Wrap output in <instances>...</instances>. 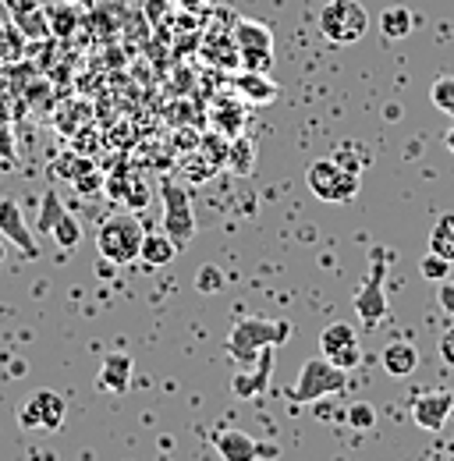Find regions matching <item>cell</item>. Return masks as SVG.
Instances as JSON below:
<instances>
[{
    "instance_id": "d590c367",
    "label": "cell",
    "mask_w": 454,
    "mask_h": 461,
    "mask_svg": "<svg viewBox=\"0 0 454 461\" xmlns=\"http://www.w3.org/2000/svg\"><path fill=\"white\" fill-rule=\"evenodd\" d=\"M47 0H4V7H7V14H25V11H32V7H43Z\"/></svg>"
},
{
    "instance_id": "8d00e7d4",
    "label": "cell",
    "mask_w": 454,
    "mask_h": 461,
    "mask_svg": "<svg viewBox=\"0 0 454 461\" xmlns=\"http://www.w3.org/2000/svg\"><path fill=\"white\" fill-rule=\"evenodd\" d=\"M440 358H444L448 366H454V327H448V330L440 334Z\"/></svg>"
},
{
    "instance_id": "ffe728a7",
    "label": "cell",
    "mask_w": 454,
    "mask_h": 461,
    "mask_svg": "<svg viewBox=\"0 0 454 461\" xmlns=\"http://www.w3.org/2000/svg\"><path fill=\"white\" fill-rule=\"evenodd\" d=\"M11 22L18 25V32H22L29 43L50 40V18H47V4H43V7H32V11H25V14H11Z\"/></svg>"
},
{
    "instance_id": "1f68e13d",
    "label": "cell",
    "mask_w": 454,
    "mask_h": 461,
    "mask_svg": "<svg viewBox=\"0 0 454 461\" xmlns=\"http://www.w3.org/2000/svg\"><path fill=\"white\" fill-rule=\"evenodd\" d=\"M451 267H454V263L440 259V256H433V252H430V256L419 263L422 277H426V281H437V285H440V281H448V270H451Z\"/></svg>"
},
{
    "instance_id": "4316f807",
    "label": "cell",
    "mask_w": 454,
    "mask_h": 461,
    "mask_svg": "<svg viewBox=\"0 0 454 461\" xmlns=\"http://www.w3.org/2000/svg\"><path fill=\"white\" fill-rule=\"evenodd\" d=\"M430 100L440 114H448L454 121V75H440L433 86H430Z\"/></svg>"
},
{
    "instance_id": "44dd1931",
    "label": "cell",
    "mask_w": 454,
    "mask_h": 461,
    "mask_svg": "<svg viewBox=\"0 0 454 461\" xmlns=\"http://www.w3.org/2000/svg\"><path fill=\"white\" fill-rule=\"evenodd\" d=\"M331 160H334V164H340L344 171H351V174H359V177H362V171L373 164V153H369L362 142L348 139V142H340L338 149L331 153Z\"/></svg>"
},
{
    "instance_id": "9a60e30c",
    "label": "cell",
    "mask_w": 454,
    "mask_h": 461,
    "mask_svg": "<svg viewBox=\"0 0 454 461\" xmlns=\"http://www.w3.org/2000/svg\"><path fill=\"white\" fill-rule=\"evenodd\" d=\"M132 355L128 351H111V355H104V362H100V373H96V387L104 391V394H124L128 387H132Z\"/></svg>"
},
{
    "instance_id": "2e32d148",
    "label": "cell",
    "mask_w": 454,
    "mask_h": 461,
    "mask_svg": "<svg viewBox=\"0 0 454 461\" xmlns=\"http://www.w3.org/2000/svg\"><path fill=\"white\" fill-rule=\"evenodd\" d=\"M238 93L249 100V104H259V107H267V104H274L277 100V82L270 78V71H241L238 75Z\"/></svg>"
},
{
    "instance_id": "5b68a950",
    "label": "cell",
    "mask_w": 454,
    "mask_h": 461,
    "mask_svg": "<svg viewBox=\"0 0 454 461\" xmlns=\"http://www.w3.org/2000/svg\"><path fill=\"white\" fill-rule=\"evenodd\" d=\"M384 277H387V252L384 249H373L369 252V274L366 281L359 285L351 305H355V316L366 323V327H377L387 320V291H384Z\"/></svg>"
},
{
    "instance_id": "9c48e42d",
    "label": "cell",
    "mask_w": 454,
    "mask_h": 461,
    "mask_svg": "<svg viewBox=\"0 0 454 461\" xmlns=\"http://www.w3.org/2000/svg\"><path fill=\"white\" fill-rule=\"evenodd\" d=\"M68 404L54 391H36L29 402L18 408V426L22 429H40V433H54L64 426Z\"/></svg>"
},
{
    "instance_id": "83f0119b",
    "label": "cell",
    "mask_w": 454,
    "mask_h": 461,
    "mask_svg": "<svg viewBox=\"0 0 454 461\" xmlns=\"http://www.w3.org/2000/svg\"><path fill=\"white\" fill-rule=\"evenodd\" d=\"M128 185H132V192H128V199H124V203H128V206H146V188L139 185V174L135 171H132V181H128ZM107 192L121 199V195H124V181L111 174V177H107Z\"/></svg>"
},
{
    "instance_id": "ab89813d",
    "label": "cell",
    "mask_w": 454,
    "mask_h": 461,
    "mask_svg": "<svg viewBox=\"0 0 454 461\" xmlns=\"http://www.w3.org/2000/svg\"><path fill=\"white\" fill-rule=\"evenodd\" d=\"M68 4H75V7H82V11H86V7H93L96 0H68Z\"/></svg>"
},
{
    "instance_id": "7402d4cb",
    "label": "cell",
    "mask_w": 454,
    "mask_h": 461,
    "mask_svg": "<svg viewBox=\"0 0 454 461\" xmlns=\"http://www.w3.org/2000/svg\"><path fill=\"white\" fill-rule=\"evenodd\" d=\"M227 164L238 177H249L256 167V142L249 135H234V142L227 146Z\"/></svg>"
},
{
    "instance_id": "8fae6325",
    "label": "cell",
    "mask_w": 454,
    "mask_h": 461,
    "mask_svg": "<svg viewBox=\"0 0 454 461\" xmlns=\"http://www.w3.org/2000/svg\"><path fill=\"white\" fill-rule=\"evenodd\" d=\"M320 351L323 358H331L340 369H355L362 362V351H359V338H355V327L351 323H327L323 334H320Z\"/></svg>"
},
{
    "instance_id": "3957f363",
    "label": "cell",
    "mask_w": 454,
    "mask_h": 461,
    "mask_svg": "<svg viewBox=\"0 0 454 461\" xmlns=\"http://www.w3.org/2000/svg\"><path fill=\"white\" fill-rule=\"evenodd\" d=\"M344 387H348V369L334 366L331 358H309V362H302L295 384L287 387V398L295 404H313L320 398L338 394Z\"/></svg>"
},
{
    "instance_id": "6da1fadb",
    "label": "cell",
    "mask_w": 454,
    "mask_h": 461,
    "mask_svg": "<svg viewBox=\"0 0 454 461\" xmlns=\"http://www.w3.org/2000/svg\"><path fill=\"white\" fill-rule=\"evenodd\" d=\"M295 327L287 320H270V316H245L231 327L227 334V355L238 362V366H252L259 362V355L267 348H277L284 341H291Z\"/></svg>"
},
{
    "instance_id": "e0dca14e",
    "label": "cell",
    "mask_w": 454,
    "mask_h": 461,
    "mask_svg": "<svg viewBox=\"0 0 454 461\" xmlns=\"http://www.w3.org/2000/svg\"><path fill=\"white\" fill-rule=\"evenodd\" d=\"M377 29H380V36L384 40H408L412 36V29H415V14L404 7V4H391V7H384L380 14H377Z\"/></svg>"
},
{
    "instance_id": "d6a6232c",
    "label": "cell",
    "mask_w": 454,
    "mask_h": 461,
    "mask_svg": "<svg viewBox=\"0 0 454 461\" xmlns=\"http://www.w3.org/2000/svg\"><path fill=\"white\" fill-rule=\"evenodd\" d=\"M344 419H348L351 429H369V426L377 422V408H373V404H351Z\"/></svg>"
},
{
    "instance_id": "836d02e7",
    "label": "cell",
    "mask_w": 454,
    "mask_h": 461,
    "mask_svg": "<svg viewBox=\"0 0 454 461\" xmlns=\"http://www.w3.org/2000/svg\"><path fill=\"white\" fill-rule=\"evenodd\" d=\"M18 157V142H14V128L11 124H0V164L11 167Z\"/></svg>"
},
{
    "instance_id": "f546056e",
    "label": "cell",
    "mask_w": 454,
    "mask_h": 461,
    "mask_svg": "<svg viewBox=\"0 0 454 461\" xmlns=\"http://www.w3.org/2000/svg\"><path fill=\"white\" fill-rule=\"evenodd\" d=\"M195 288L203 291V294H217V291L224 288V270L221 267H203L195 274Z\"/></svg>"
},
{
    "instance_id": "e575fe53",
    "label": "cell",
    "mask_w": 454,
    "mask_h": 461,
    "mask_svg": "<svg viewBox=\"0 0 454 461\" xmlns=\"http://www.w3.org/2000/svg\"><path fill=\"white\" fill-rule=\"evenodd\" d=\"M437 298H440V309H444L448 316H454V281H451V277H448V281H440Z\"/></svg>"
},
{
    "instance_id": "4dcf8cb0",
    "label": "cell",
    "mask_w": 454,
    "mask_h": 461,
    "mask_svg": "<svg viewBox=\"0 0 454 461\" xmlns=\"http://www.w3.org/2000/svg\"><path fill=\"white\" fill-rule=\"evenodd\" d=\"M60 199H57V188H47V195H43V217H40V230H54V224L60 221Z\"/></svg>"
},
{
    "instance_id": "d4e9b609",
    "label": "cell",
    "mask_w": 454,
    "mask_h": 461,
    "mask_svg": "<svg viewBox=\"0 0 454 461\" xmlns=\"http://www.w3.org/2000/svg\"><path fill=\"white\" fill-rule=\"evenodd\" d=\"M213 128H217V131H227V135H241V128H245V107H241L238 100L217 104V111H213Z\"/></svg>"
},
{
    "instance_id": "7c38bea8",
    "label": "cell",
    "mask_w": 454,
    "mask_h": 461,
    "mask_svg": "<svg viewBox=\"0 0 454 461\" xmlns=\"http://www.w3.org/2000/svg\"><path fill=\"white\" fill-rule=\"evenodd\" d=\"M454 411V391H426L412 402V419L426 433H440Z\"/></svg>"
},
{
    "instance_id": "277c9868",
    "label": "cell",
    "mask_w": 454,
    "mask_h": 461,
    "mask_svg": "<svg viewBox=\"0 0 454 461\" xmlns=\"http://www.w3.org/2000/svg\"><path fill=\"white\" fill-rule=\"evenodd\" d=\"M369 29V11L359 0H331L320 11V32L334 47H351L366 36Z\"/></svg>"
},
{
    "instance_id": "603a6c76",
    "label": "cell",
    "mask_w": 454,
    "mask_h": 461,
    "mask_svg": "<svg viewBox=\"0 0 454 461\" xmlns=\"http://www.w3.org/2000/svg\"><path fill=\"white\" fill-rule=\"evenodd\" d=\"M430 252L454 263V213H440L437 224L430 230Z\"/></svg>"
},
{
    "instance_id": "f35d334b",
    "label": "cell",
    "mask_w": 454,
    "mask_h": 461,
    "mask_svg": "<svg viewBox=\"0 0 454 461\" xmlns=\"http://www.w3.org/2000/svg\"><path fill=\"white\" fill-rule=\"evenodd\" d=\"M444 146H448V153L454 157V121H451V128H448V135H444Z\"/></svg>"
},
{
    "instance_id": "cb8c5ba5",
    "label": "cell",
    "mask_w": 454,
    "mask_h": 461,
    "mask_svg": "<svg viewBox=\"0 0 454 461\" xmlns=\"http://www.w3.org/2000/svg\"><path fill=\"white\" fill-rule=\"evenodd\" d=\"M82 7H75V4H68V0H60V4H47V18H50V36H71L75 29H78V22H82V14H78Z\"/></svg>"
},
{
    "instance_id": "f1b7e54d",
    "label": "cell",
    "mask_w": 454,
    "mask_h": 461,
    "mask_svg": "<svg viewBox=\"0 0 454 461\" xmlns=\"http://www.w3.org/2000/svg\"><path fill=\"white\" fill-rule=\"evenodd\" d=\"M54 241L60 249H75L78 245V238H82V228H78V221L71 217V213H60V221L54 224Z\"/></svg>"
},
{
    "instance_id": "484cf974",
    "label": "cell",
    "mask_w": 454,
    "mask_h": 461,
    "mask_svg": "<svg viewBox=\"0 0 454 461\" xmlns=\"http://www.w3.org/2000/svg\"><path fill=\"white\" fill-rule=\"evenodd\" d=\"M25 43H29V40L18 32L14 22L0 25V60H4V64H14V60L25 58Z\"/></svg>"
},
{
    "instance_id": "60d3db41",
    "label": "cell",
    "mask_w": 454,
    "mask_h": 461,
    "mask_svg": "<svg viewBox=\"0 0 454 461\" xmlns=\"http://www.w3.org/2000/svg\"><path fill=\"white\" fill-rule=\"evenodd\" d=\"M4 256H7V249H4V238H0V263H4Z\"/></svg>"
},
{
    "instance_id": "ac0fdd59",
    "label": "cell",
    "mask_w": 454,
    "mask_h": 461,
    "mask_svg": "<svg viewBox=\"0 0 454 461\" xmlns=\"http://www.w3.org/2000/svg\"><path fill=\"white\" fill-rule=\"evenodd\" d=\"M177 252H181V249L170 241L164 230H160V234H146V238H142L139 259H142L150 270H157V267H168V263H174V259H177Z\"/></svg>"
},
{
    "instance_id": "8992f818",
    "label": "cell",
    "mask_w": 454,
    "mask_h": 461,
    "mask_svg": "<svg viewBox=\"0 0 454 461\" xmlns=\"http://www.w3.org/2000/svg\"><path fill=\"white\" fill-rule=\"evenodd\" d=\"M305 185H309V192H313L320 203H351V199L359 195V174L344 171L331 157L309 164Z\"/></svg>"
},
{
    "instance_id": "d6986e66",
    "label": "cell",
    "mask_w": 454,
    "mask_h": 461,
    "mask_svg": "<svg viewBox=\"0 0 454 461\" xmlns=\"http://www.w3.org/2000/svg\"><path fill=\"white\" fill-rule=\"evenodd\" d=\"M380 362H384V369L391 373V376H412L415 369H419V351L408 345V341H395V345L384 348V355H380Z\"/></svg>"
},
{
    "instance_id": "4fadbf2b",
    "label": "cell",
    "mask_w": 454,
    "mask_h": 461,
    "mask_svg": "<svg viewBox=\"0 0 454 461\" xmlns=\"http://www.w3.org/2000/svg\"><path fill=\"white\" fill-rule=\"evenodd\" d=\"M0 238L11 241V245H18L29 259L40 256V241H36V234L29 230L25 213H22V206H18L14 199H0Z\"/></svg>"
},
{
    "instance_id": "7a4b0ae2",
    "label": "cell",
    "mask_w": 454,
    "mask_h": 461,
    "mask_svg": "<svg viewBox=\"0 0 454 461\" xmlns=\"http://www.w3.org/2000/svg\"><path fill=\"white\" fill-rule=\"evenodd\" d=\"M142 238H146V230H142V221L135 213H114L96 230V252L111 267H128L139 259Z\"/></svg>"
},
{
    "instance_id": "30bf717a",
    "label": "cell",
    "mask_w": 454,
    "mask_h": 461,
    "mask_svg": "<svg viewBox=\"0 0 454 461\" xmlns=\"http://www.w3.org/2000/svg\"><path fill=\"white\" fill-rule=\"evenodd\" d=\"M213 447H217V455L224 461H263L281 455L277 444H263V440L249 437L245 429H221L213 437Z\"/></svg>"
},
{
    "instance_id": "74e56055",
    "label": "cell",
    "mask_w": 454,
    "mask_h": 461,
    "mask_svg": "<svg viewBox=\"0 0 454 461\" xmlns=\"http://www.w3.org/2000/svg\"><path fill=\"white\" fill-rule=\"evenodd\" d=\"M174 4H177V7H185V11H199L206 0H174Z\"/></svg>"
},
{
    "instance_id": "ba28073f",
    "label": "cell",
    "mask_w": 454,
    "mask_h": 461,
    "mask_svg": "<svg viewBox=\"0 0 454 461\" xmlns=\"http://www.w3.org/2000/svg\"><path fill=\"white\" fill-rule=\"evenodd\" d=\"M160 203H164V234L177 249H185L195 234V213H192V199H188L185 185L164 181L160 185Z\"/></svg>"
},
{
    "instance_id": "5bb4252c",
    "label": "cell",
    "mask_w": 454,
    "mask_h": 461,
    "mask_svg": "<svg viewBox=\"0 0 454 461\" xmlns=\"http://www.w3.org/2000/svg\"><path fill=\"white\" fill-rule=\"evenodd\" d=\"M270 373H274V355H270V348H267V351L259 355V362L241 366V369L231 376V394H234V398H241V402H249V398L263 394V391H267V384H270Z\"/></svg>"
},
{
    "instance_id": "52a82bcc",
    "label": "cell",
    "mask_w": 454,
    "mask_h": 461,
    "mask_svg": "<svg viewBox=\"0 0 454 461\" xmlns=\"http://www.w3.org/2000/svg\"><path fill=\"white\" fill-rule=\"evenodd\" d=\"M234 43L241 54V71H270L274 64V32L263 22L238 18L234 22Z\"/></svg>"
}]
</instances>
